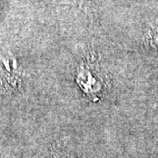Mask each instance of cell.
Segmentation results:
<instances>
[{"mask_svg": "<svg viewBox=\"0 0 158 158\" xmlns=\"http://www.w3.org/2000/svg\"><path fill=\"white\" fill-rule=\"evenodd\" d=\"M55 158H65V157H62V156H55Z\"/></svg>", "mask_w": 158, "mask_h": 158, "instance_id": "cell-1", "label": "cell"}]
</instances>
